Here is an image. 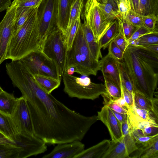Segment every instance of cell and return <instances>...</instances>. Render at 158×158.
I'll list each match as a JSON object with an SVG mask.
<instances>
[{"mask_svg": "<svg viewBox=\"0 0 158 158\" xmlns=\"http://www.w3.org/2000/svg\"><path fill=\"white\" fill-rule=\"evenodd\" d=\"M11 117L20 135L25 137L34 136L27 101L23 96L17 98L16 105Z\"/></svg>", "mask_w": 158, "mask_h": 158, "instance_id": "8fae6325", "label": "cell"}, {"mask_svg": "<svg viewBox=\"0 0 158 158\" xmlns=\"http://www.w3.org/2000/svg\"><path fill=\"white\" fill-rule=\"evenodd\" d=\"M35 8L17 7L13 35L18 31Z\"/></svg>", "mask_w": 158, "mask_h": 158, "instance_id": "d4e9b609", "label": "cell"}, {"mask_svg": "<svg viewBox=\"0 0 158 158\" xmlns=\"http://www.w3.org/2000/svg\"><path fill=\"white\" fill-rule=\"evenodd\" d=\"M17 7L16 1L14 0L0 22V65L6 60L8 47L13 35Z\"/></svg>", "mask_w": 158, "mask_h": 158, "instance_id": "30bf717a", "label": "cell"}, {"mask_svg": "<svg viewBox=\"0 0 158 158\" xmlns=\"http://www.w3.org/2000/svg\"><path fill=\"white\" fill-rule=\"evenodd\" d=\"M152 32V31L144 26L138 27L131 38L127 40L128 45L131 44L142 36L151 33Z\"/></svg>", "mask_w": 158, "mask_h": 158, "instance_id": "60d3db41", "label": "cell"}, {"mask_svg": "<svg viewBox=\"0 0 158 158\" xmlns=\"http://www.w3.org/2000/svg\"><path fill=\"white\" fill-rule=\"evenodd\" d=\"M84 5V19L91 30L96 40L99 42L115 19L113 20L107 19L96 0H87Z\"/></svg>", "mask_w": 158, "mask_h": 158, "instance_id": "9c48e42d", "label": "cell"}, {"mask_svg": "<svg viewBox=\"0 0 158 158\" xmlns=\"http://www.w3.org/2000/svg\"><path fill=\"white\" fill-rule=\"evenodd\" d=\"M134 98L135 106L140 109L153 111L158 115L157 97L150 99L139 93L135 92Z\"/></svg>", "mask_w": 158, "mask_h": 158, "instance_id": "ffe728a7", "label": "cell"}, {"mask_svg": "<svg viewBox=\"0 0 158 158\" xmlns=\"http://www.w3.org/2000/svg\"><path fill=\"white\" fill-rule=\"evenodd\" d=\"M157 138L158 134L151 136L144 135L136 139L135 141L136 144H141L142 147H144L152 143Z\"/></svg>", "mask_w": 158, "mask_h": 158, "instance_id": "7bdbcfd3", "label": "cell"}, {"mask_svg": "<svg viewBox=\"0 0 158 158\" xmlns=\"http://www.w3.org/2000/svg\"><path fill=\"white\" fill-rule=\"evenodd\" d=\"M130 4L131 10L133 11L139 13V0H128Z\"/></svg>", "mask_w": 158, "mask_h": 158, "instance_id": "681fc988", "label": "cell"}, {"mask_svg": "<svg viewBox=\"0 0 158 158\" xmlns=\"http://www.w3.org/2000/svg\"><path fill=\"white\" fill-rule=\"evenodd\" d=\"M17 98L13 94L2 90L0 92V111L11 116L17 104Z\"/></svg>", "mask_w": 158, "mask_h": 158, "instance_id": "44dd1931", "label": "cell"}, {"mask_svg": "<svg viewBox=\"0 0 158 158\" xmlns=\"http://www.w3.org/2000/svg\"><path fill=\"white\" fill-rule=\"evenodd\" d=\"M98 120L101 121L106 127L111 141L117 142L123 137L121 125L110 109L106 105L98 112Z\"/></svg>", "mask_w": 158, "mask_h": 158, "instance_id": "4fadbf2b", "label": "cell"}, {"mask_svg": "<svg viewBox=\"0 0 158 158\" xmlns=\"http://www.w3.org/2000/svg\"><path fill=\"white\" fill-rule=\"evenodd\" d=\"M108 53L115 59L121 60L123 59L124 52L112 41L108 46Z\"/></svg>", "mask_w": 158, "mask_h": 158, "instance_id": "ab89813d", "label": "cell"}, {"mask_svg": "<svg viewBox=\"0 0 158 158\" xmlns=\"http://www.w3.org/2000/svg\"><path fill=\"white\" fill-rule=\"evenodd\" d=\"M136 151L134 158H158V138L145 147L138 148Z\"/></svg>", "mask_w": 158, "mask_h": 158, "instance_id": "f1b7e54d", "label": "cell"}, {"mask_svg": "<svg viewBox=\"0 0 158 158\" xmlns=\"http://www.w3.org/2000/svg\"><path fill=\"white\" fill-rule=\"evenodd\" d=\"M115 117L119 122L120 125L127 116V114H123L115 112L111 110Z\"/></svg>", "mask_w": 158, "mask_h": 158, "instance_id": "f907efd6", "label": "cell"}, {"mask_svg": "<svg viewBox=\"0 0 158 158\" xmlns=\"http://www.w3.org/2000/svg\"><path fill=\"white\" fill-rule=\"evenodd\" d=\"M26 99L34 135L46 144L53 145L81 141L98 120L69 108L47 93L33 76L25 79L19 88Z\"/></svg>", "mask_w": 158, "mask_h": 158, "instance_id": "6da1fadb", "label": "cell"}, {"mask_svg": "<svg viewBox=\"0 0 158 158\" xmlns=\"http://www.w3.org/2000/svg\"><path fill=\"white\" fill-rule=\"evenodd\" d=\"M147 50L158 54V45H153L141 47Z\"/></svg>", "mask_w": 158, "mask_h": 158, "instance_id": "816d5d0a", "label": "cell"}, {"mask_svg": "<svg viewBox=\"0 0 158 158\" xmlns=\"http://www.w3.org/2000/svg\"><path fill=\"white\" fill-rule=\"evenodd\" d=\"M70 7V0H58L57 26L62 35L67 29Z\"/></svg>", "mask_w": 158, "mask_h": 158, "instance_id": "d6986e66", "label": "cell"}, {"mask_svg": "<svg viewBox=\"0 0 158 158\" xmlns=\"http://www.w3.org/2000/svg\"><path fill=\"white\" fill-rule=\"evenodd\" d=\"M138 148L131 133L123 136L119 140L111 141L110 145L102 158H125Z\"/></svg>", "mask_w": 158, "mask_h": 158, "instance_id": "7c38bea8", "label": "cell"}, {"mask_svg": "<svg viewBox=\"0 0 158 158\" xmlns=\"http://www.w3.org/2000/svg\"><path fill=\"white\" fill-rule=\"evenodd\" d=\"M120 16L126 18L131 10L128 0H116Z\"/></svg>", "mask_w": 158, "mask_h": 158, "instance_id": "f35d334b", "label": "cell"}, {"mask_svg": "<svg viewBox=\"0 0 158 158\" xmlns=\"http://www.w3.org/2000/svg\"><path fill=\"white\" fill-rule=\"evenodd\" d=\"M11 4V0H0V12L6 10Z\"/></svg>", "mask_w": 158, "mask_h": 158, "instance_id": "c3c4849f", "label": "cell"}, {"mask_svg": "<svg viewBox=\"0 0 158 158\" xmlns=\"http://www.w3.org/2000/svg\"><path fill=\"white\" fill-rule=\"evenodd\" d=\"M0 132L16 143L20 140V136L11 117L0 111Z\"/></svg>", "mask_w": 158, "mask_h": 158, "instance_id": "2e32d148", "label": "cell"}, {"mask_svg": "<svg viewBox=\"0 0 158 158\" xmlns=\"http://www.w3.org/2000/svg\"><path fill=\"white\" fill-rule=\"evenodd\" d=\"M33 77L38 84L47 93L51 94L60 85V80L45 76L35 75Z\"/></svg>", "mask_w": 158, "mask_h": 158, "instance_id": "603a6c76", "label": "cell"}, {"mask_svg": "<svg viewBox=\"0 0 158 158\" xmlns=\"http://www.w3.org/2000/svg\"><path fill=\"white\" fill-rule=\"evenodd\" d=\"M84 5V0H75L72 4L70 8L67 29L77 19L80 18Z\"/></svg>", "mask_w": 158, "mask_h": 158, "instance_id": "d590c367", "label": "cell"}, {"mask_svg": "<svg viewBox=\"0 0 158 158\" xmlns=\"http://www.w3.org/2000/svg\"><path fill=\"white\" fill-rule=\"evenodd\" d=\"M132 113L137 118L143 121L158 125V116L154 112L137 108L135 106Z\"/></svg>", "mask_w": 158, "mask_h": 158, "instance_id": "836d02e7", "label": "cell"}, {"mask_svg": "<svg viewBox=\"0 0 158 158\" xmlns=\"http://www.w3.org/2000/svg\"><path fill=\"white\" fill-rule=\"evenodd\" d=\"M121 84V88L124 100L132 113L134 106V95L132 94L127 90Z\"/></svg>", "mask_w": 158, "mask_h": 158, "instance_id": "b9f144b4", "label": "cell"}, {"mask_svg": "<svg viewBox=\"0 0 158 158\" xmlns=\"http://www.w3.org/2000/svg\"><path fill=\"white\" fill-rule=\"evenodd\" d=\"M111 141L104 139L89 148L84 149L74 158H102L109 148Z\"/></svg>", "mask_w": 158, "mask_h": 158, "instance_id": "ac0fdd59", "label": "cell"}, {"mask_svg": "<svg viewBox=\"0 0 158 158\" xmlns=\"http://www.w3.org/2000/svg\"><path fill=\"white\" fill-rule=\"evenodd\" d=\"M81 23L80 18H79L67 29L65 34L62 35L63 40L67 50L71 48L74 39Z\"/></svg>", "mask_w": 158, "mask_h": 158, "instance_id": "4dcf8cb0", "label": "cell"}, {"mask_svg": "<svg viewBox=\"0 0 158 158\" xmlns=\"http://www.w3.org/2000/svg\"><path fill=\"white\" fill-rule=\"evenodd\" d=\"M113 40L118 47L124 52L128 44L127 41L123 35L120 32Z\"/></svg>", "mask_w": 158, "mask_h": 158, "instance_id": "f6af8a7d", "label": "cell"}, {"mask_svg": "<svg viewBox=\"0 0 158 158\" xmlns=\"http://www.w3.org/2000/svg\"><path fill=\"white\" fill-rule=\"evenodd\" d=\"M67 51L62 33L58 29L49 34L42 45L41 51L54 63L61 78L65 69Z\"/></svg>", "mask_w": 158, "mask_h": 158, "instance_id": "8992f818", "label": "cell"}, {"mask_svg": "<svg viewBox=\"0 0 158 158\" xmlns=\"http://www.w3.org/2000/svg\"><path fill=\"white\" fill-rule=\"evenodd\" d=\"M97 2L99 3H106L108 0H96Z\"/></svg>", "mask_w": 158, "mask_h": 158, "instance_id": "db71d44e", "label": "cell"}, {"mask_svg": "<svg viewBox=\"0 0 158 158\" xmlns=\"http://www.w3.org/2000/svg\"><path fill=\"white\" fill-rule=\"evenodd\" d=\"M120 32L127 41L138 28L131 24L125 18L119 15L116 18Z\"/></svg>", "mask_w": 158, "mask_h": 158, "instance_id": "d6a6232c", "label": "cell"}, {"mask_svg": "<svg viewBox=\"0 0 158 158\" xmlns=\"http://www.w3.org/2000/svg\"><path fill=\"white\" fill-rule=\"evenodd\" d=\"M139 13L143 15L158 16V0H139Z\"/></svg>", "mask_w": 158, "mask_h": 158, "instance_id": "f546056e", "label": "cell"}, {"mask_svg": "<svg viewBox=\"0 0 158 158\" xmlns=\"http://www.w3.org/2000/svg\"><path fill=\"white\" fill-rule=\"evenodd\" d=\"M103 77L106 95L112 100L120 98L122 94L121 88L116 85L109 78L105 77Z\"/></svg>", "mask_w": 158, "mask_h": 158, "instance_id": "e575fe53", "label": "cell"}, {"mask_svg": "<svg viewBox=\"0 0 158 158\" xmlns=\"http://www.w3.org/2000/svg\"><path fill=\"white\" fill-rule=\"evenodd\" d=\"M119 32V27L116 19L99 40V43L101 48L105 49L107 48Z\"/></svg>", "mask_w": 158, "mask_h": 158, "instance_id": "484cf974", "label": "cell"}, {"mask_svg": "<svg viewBox=\"0 0 158 158\" xmlns=\"http://www.w3.org/2000/svg\"><path fill=\"white\" fill-rule=\"evenodd\" d=\"M58 0H42L37 7L38 27L43 42L52 32L58 29Z\"/></svg>", "mask_w": 158, "mask_h": 158, "instance_id": "ba28073f", "label": "cell"}, {"mask_svg": "<svg viewBox=\"0 0 158 158\" xmlns=\"http://www.w3.org/2000/svg\"><path fill=\"white\" fill-rule=\"evenodd\" d=\"M23 152L16 145L0 144V158H22Z\"/></svg>", "mask_w": 158, "mask_h": 158, "instance_id": "83f0119b", "label": "cell"}, {"mask_svg": "<svg viewBox=\"0 0 158 158\" xmlns=\"http://www.w3.org/2000/svg\"><path fill=\"white\" fill-rule=\"evenodd\" d=\"M123 60L128 71L134 92L152 99L158 80V74L154 68L139 56L130 45L124 52Z\"/></svg>", "mask_w": 158, "mask_h": 158, "instance_id": "7a4b0ae2", "label": "cell"}, {"mask_svg": "<svg viewBox=\"0 0 158 158\" xmlns=\"http://www.w3.org/2000/svg\"><path fill=\"white\" fill-rule=\"evenodd\" d=\"M130 44L139 47L158 45L157 30L142 36Z\"/></svg>", "mask_w": 158, "mask_h": 158, "instance_id": "1f68e13d", "label": "cell"}, {"mask_svg": "<svg viewBox=\"0 0 158 158\" xmlns=\"http://www.w3.org/2000/svg\"><path fill=\"white\" fill-rule=\"evenodd\" d=\"M80 78L68 74L64 71L62 76L64 91L70 98L94 100L106 94L104 84L92 82L88 76Z\"/></svg>", "mask_w": 158, "mask_h": 158, "instance_id": "5b68a950", "label": "cell"}, {"mask_svg": "<svg viewBox=\"0 0 158 158\" xmlns=\"http://www.w3.org/2000/svg\"><path fill=\"white\" fill-rule=\"evenodd\" d=\"M158 20V16L153 14L143 15V25L152 31L157 30L156 28Z\"/></svg>", "mask_w": 158, "mask_h": 158, "instance_id": "74e56055", "label": "cell"}, {"mask_svg": "<svg viewBox=\"0 0 158 158\" xmlns=\"http://www.w3.org/2000/svg\"><path fill=\"white\" fill-rule=\"evenodd\" d=\"M3 90V89H2V88L0 86V92H1V91H2Z\"/></svg>", "mask_w": 158, "mask_h": 158, "instance_id": "9f6ffc18", "label": "cell"}, {"mask_svg": "<svg viewBox=\"0 0 158 158\" xmlns=\"http://www.w3.org/2000/svg\"><path fill=\"white\" fill-rule=\"evenodd\" d=\"M84 144L81 141L59 143L52 151L44 155L42 158H74L85 148Z\"/></svg>", "mask_w": 158, "mask_h": 158, "instance_id": "5bb4252c", "label": "cell"}, {"mask_svg": "<svg viewBox=\"0 0 158 158\" xmlns=\"http://www.w3.org/2000/svg\"><path fill=\"white\" fill-rule=\"evenodd\" d=\"M100 65V60H95L89 49L81 23L71 48L67 51L65 70L73 68L75 72L81 75L96 76Z\"/></svg>", "mask_w": 158, "mask_h": 158, "instance_id": "277c9868", "label": "cell"}, {"mask_svg": "<svg viewBox=\"0 0 158 158\" xmlns=\"http://www.w3.org/2000/svg\"><path fill=\"white\" fill-rule=\"evenodd\" d=\"M65 71L68 74L70 75H73L75 72L74 69L73 68H68Z\"/></svg>", "mask_w": 158, "mask_h": 158, "instance_id": "f5cc1de1", "label": "cell"}, {"mask_svg": "<svg viewBox=\"0 0 158 158\" xmlns=\"http://www.w3.org/2000/svg\"><path fill=\"white\" fill-rule=\"evenodd\" d=\"M42 0H16L18 7L35 8L39 6Z\"/></svg>", "mask_w": 158, "mask_h": 158, "instance_id": "ee69618b", "label": "cell"}, {"mask_svg": "<svg viewBox=\"0 0 158 158\" xmlns=\"http://www.w3.org/2000/svg\"><path fill=\"white\" fill-rule=\"evenodd\" d=\"M141 58L153 68L158 67V54L145 49L142 47L130 44Z\"/></svg>", "mask_w": 158, "mask_h": 158, "instance_id": "cb8c5ba5", "label": "cell"}, {"mask_svg": "<svg viewBox=\"0 0 158 158\" xmlns=\"http://www.w3.org/2000/svg\"><path fill=\"white\" fill-rule=\"evenodd\" d=\"M0 144L15 145L18 146L16 143L7 138L1 132H0Z\"/></svg>", "mask_w": 158, "mask_h": 158, "instance_id": "7dc6e473", "label": "cell"}, {"mask_svg": "<svg viewBox=\"0 0 158 158\" xmlns=\"http://www.w3.org/2000/svg\"><path fill=\"white\" fill-rule=\"evenodd\" d=\"M100 70L101 71L103 77L109 78L116 85L121 88L119 74L115 59L108 52L100 60Z\"/></svg>", "mask_w": 158, "mask_h": 158, "instance_id": "9a60e30c", "label": "cell"}, {"mask_svg": "<svg viewBox=\"0 0 158 158\" xmlns=\"http://www.w3.org/2000/svg\"><path fill=\"white\" fill-rule=\"evenodd\" d=\"M143 15L131 10L126 17V19L132 25L138 27L143 26Z\"/></svg>", "mask_w": 158, "mask_h": 158, "instance_id": "8d00e7d4", "label": "cell"}, {"mask_svg": "<svg viewBox=\"0 0 158 158\" xmlns=\"http://www.w3.org/2000/svg\"><path fill=\"white\" fill-rule=\"evenodd\" d=\"M87 0H84V4L85 5Z\"/></svg>", "mask_w": 158, "mask_h": 158, "instance_id": "6f0895ef", "label": "cell"}, {"mask_svg": "<svg viewBox=\"0 0 158 158\" xmlns=\"http://www.w3.org/2000/svg\"><path fill=\"white\" fill-rule=\"evenodd\" d=\"M37 7L18 31L12 36L8 47L6 59L18 60L32 52L42 51L43 42L38 27Z\"/></svg>", "mask_w": 158, "mask_h": 158, "instance_id": "3957f363", "label": "cell"}, {"mask_svg": "<svg viewBox=\"0 0 158 158\" xmlns=\"http://www.w3.org/2000/svg\"><path fill=\"white\" fill-rule=\"evenodd\" d=\"M98 5L106 18L110 20L116 19L119 13L116 0H108L106 3L98 2Z\"/></svg>", "mask_w": 158, "mask_h": 158, "instance_id": "4316f807", "label": "cell"}, {"mask_svg": "<svg viewBox=\"0 0 158 158\" xmlns=\"http://www.w3.org/2000/svg\"><path fill=\"white\" fill-rule=\"evenodd\" d=\"M115 62L119 71L121 84L128 91L134 94L135 92L131 80L123 59L121 60L115 59Z\"/></svg>", "mask_w": 158, "mask_h": 158, "instance_id": "7402d4cb", "label": "cell"}, {"mask_svg": "<svg viewBox=\"0 0 158 158\" xmlns=\"http://www.w3.org/2000/svg\"><path fill=\"white\" fill-rule=\"evenodd\" d=\"M141 130L145 136H151L158 134V125L149 124Z\"/></svg>", "mask_w": 158, "mask_h": 158, "instance_id": "bcb514c9", "label": "cell"}, {"mask_svg": "<svg viewBox=\"0 0 158 158\" xmlns=\"http://www.w3.org/2000/svg\"><path fill=\"white\" fill-rule=\"evenodd\" d=\"M75 0H70V6L72 5V4L73 3V2L75 1Z\"/></svg>", "mask_w": 158, "mask_h": 158, "instance_id": "11a10c76", "label": "cell"}, {"mask_svg": "<svg viewBox=\"0 0 158 158\" xmlns=\"http://www.w3.org/2000/svg\"><path fill=\"white\" fill-rule=\"evenodd\" d=\"M84 22L81 23L85 38L89 49L94 58L99 60L102 56L99 42H98L89 26L84 19Z\"/></svg>", "mask_w": 158, "mask_h": 158, "instance_id": "e0dca14e", "label": "cell"}, {"mask_svg": "<svg viewBox=\"0 0 158 158\" xmlns=\"http://www.w3.org/2000/svg\"><path fill=\"white\" fill-rule=\"evenodd\" d=\"M32 75H39L61 80L54 63L41 51L32 52L18 60Z\"/></svg>", "mask_w": 158, "mask_h": 158, "instance_id": "52a82bcc", "label": "cell"}]
</instances>
